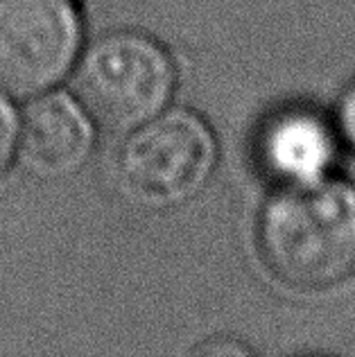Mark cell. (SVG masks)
<instances>
[{
	"mask_svg": "<svg viewBox=\"0 0 355 357\" xmlns=\"http://www.w3.org/2000/svg\"><path fill=\"white\" fill-rule=\"evenodd\" d=\"M258 249L283 285H340L355 271V190L326 178L285 185L260 215Z\"/></svg>",
	"mask_w": 355,
	"mask_h": 357,
	"instance_id": "1",
	"label": "cell"
},
{
	"mask_svg": "<svg viewBox=\"0 0 355 357\" xmlns=\"http://www.w3.org/2000/svg\"><path fill=\"white\" fill-rule=\"evenodd\" d=\"M172 91L174 66L161 45L138 32H114L84 54L73 96L96 125L132 131L161 114Z\"/></svg>",
	"mask_w": 355,
	"mask_h": 357,
	"instance_id": "2",
	"label": "cell"
},
{
	"mask_svg": "<svg viewBox=\"0 0 355 357\" xmlns=\"http://www.w3.org/2000/svg\"><path fill=\"white\" fill-rule=\"evenodd\" d=\"M120 178L134 199L170 206L206 183L215 165V140L190 111H161L132 129L120 152Z\"/></svg>",
	"mask_w": 355,
	"mask_h": 357,
	"instance_id": "3",
	"label": "cell"
},
{
	"mask_svg": "<svg viewBox=\"0 0 355 357\" xmlns=\"http://www.w3.org/2000/svg\"><path fill=\"white\" fill-rule=\"evenodd\" d=\"M80 39L70 0H0V91L41 96L73 68Z\"/></svg>",
	"mask_w": 355,
	"mask_h": 357,
	"instance_id": "4",
	"label": "cell"
},
{
	"mask_svg": "<svg viewBox=\"0 0 355 357\" xmlns=\"http://www.w3.org/2000/svg\"><path fill=\"white\" fill-rule=\"evenodd\" d=\"M93 147V120L75 96H36L18 120L16 152L32 172L61 176L86 161Z\"/></svg>",
	"mask_w": 355,
	"mask_h": 357,
	"instance_id": "5",
	"label": "cell"
},
{
	"mask_svg": "<svg viewBox=\"0 0 355 357\" xmlns=\"http://www.w3.org/2000/svg\"><path fill=\"white\" fill-rule=\"evenodd\" d=\"M260 154L267 170L285 185L324 178L335 156V136L310 111H287L265 129Z\"/></svg>",
	"mask_w": 355,
	"mask_h": 357,
	"instance_id": "6",
	"label": "cell"
},
{
	"mask_svg": "<svg viewBox=\"0 0 355 357\" xmlns=\"http://www.w3.org/2000/svg\"><path fill=\"white\" fill-rule=\"evenodd\" d=\"M18 143V118L3 91H0V176L12 163Z\"/></svg>",
	"mask_w": 355,
	"mask_h": 357,
	"instance_id": "7",
	"label": "cell"
},
{
	"mask_svg": "<svg viewBox=\"0 0 355 357\" xmlns=\"http://www.w3.org/2000/svg\"><path fill=\"white\" fill-rule=\"evenodd\" d=\"M338 122H340V131L342 136L349 140V145L355 149V84L344 93V98L340 102V111H338Z\"/></svg>",
	"mask_w": 355,
	"mask_h": 357,
	"instance_id": "8",
	"label": "cell"
}]
</instances>
